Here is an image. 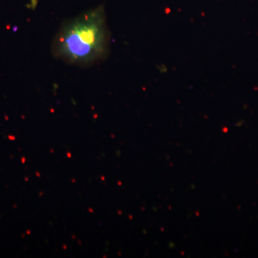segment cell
Listing matches in <instances>:
<instances>
[{"instance_id":"6da1fadb","label":"cell","mask_w":258,"mask_h":258,"mask_svg":"<svg viewBox=\"0 0 258 258\" xmlns=\"http://www.w3.org/2000/svg\"><path fill=\"white\" fill-rule=\"evenodd\" d=\"M109 42L105 8L101 5L64 23L52 42V52L67 63L92 66L108 55Z\"/></svg>"}]
</instances>
